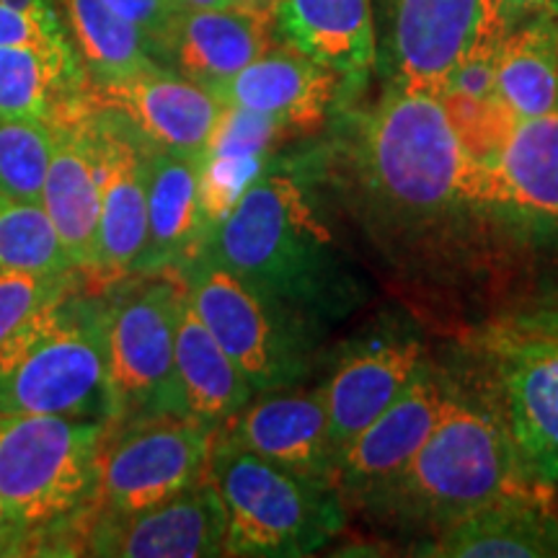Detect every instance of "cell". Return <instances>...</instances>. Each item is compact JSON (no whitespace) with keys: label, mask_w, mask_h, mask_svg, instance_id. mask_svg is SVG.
<instances>
[{"label":"cell","mask_w":558,"mask_h":558,"mask_svg":"<svg viewBox=\"0 0 558 558\" xmlns=\"http://www.w3.org/2000/svg\"><path fill=\"white\" fill-rule=\"evenodd\" d=\"M88 99V96H86ZM99 153V226L90 279L117 282L130 277L148 233V143L117 111L96 107Z\"/></svg>","instance_id":"13"},{"label":"cell","mask_w":558,"mask_h":558,"mask_svg":"<svg viewBox=\"0 0 558 558\" xmlns=\"http://www.w3.org/2000/svg\"><path fill=\"white\" fill-rule=\"evenodd\" d=\"M554 497H556V507H558V488H556V494H554Z\"/></svg>","instance_id":"40"},{"label":"cell","mask_w":558,"mask_h":558,"mask_svg":"<svg viewBox=\"0 0 558 558\" xmlns=\"http://www.w3.org/2000/svg\"><path fill=\"white\" fill-rule=\"evenodd\" d=\"M202 158L148 145V233L132 275H177L205 239Z\"/></svg>","instance_id":"23"},{"label":"cell","mask_w":558,"mask_h":558,"mask_svg":"<svg viewBox=\"0 0 558 558\" xmlns=\"http://www.w3.org/2000/svg\"><path fill=\"white\" fill-rule=\"evenodd\" d=\"M0 411L114 422L107 284L86 275L0 344Z\"/></svg>","instance_id":"4"},{"label":"cell","mask_w":558,"mask_h":558,"mask_svg":"<svg viewBox=\"0 0 558 558\" xmlns=\"http://www.w3.org/2000/svg\"><path fill=\"white\" fill-rule=\"evenodd\" d=\"M432 558H558V507L546 488L527 486L473 509L418 543Z\"/></svg>","instance_id":"20"},{"label":"cell","mask_w":558,"mask_h":558,"mask_svg":"<svg viewBox=\"0 0 558 558\" xmlns=\"http://www.w3.org/2000/svg\"><path fill=\"white\" fill-rule=\"evenodd\" d=\"M104 3L135 24L148 37L156 58L166 65V50H169L177 19L181 16L177 0H104Z\"/></svg>","instance_id":"33"},{"label":"cell","mask_w":558,"mask_h":558,"mask_svg":"<svg viewBox=\"0 0 558 558\" xmlns=\"http://www.w3.org/2000/svg\"><path fill=\"white\" fill-rule=\"evenodd\" d=\"M478 215L558 251V111L514 120L497 156L481 163Z\"/></svg>","instance_id":"11"},{"label":"cell","mask_w":558,"mask_h":558,"mask_svg":"<svg viewBox=\"0 0 558 558\" xmlns=\"http://www.w3.org/2000/svg\"><path fill=\"white\" fill-rule=\"evenodd\" d=\"M70 37L62 19H39L0 3V47H58Z\"/></svg>","instance_id":"34"},{"label":"cell","mask_w":558,"mask_h":558,"mask_svg":"<svg viewBox=\"0 0 558 558\" xmlns=\"http://www.w3.org/2000/svg\"><path fill=\"white\" fill-rule=\"evenodd\" d=\"M277 37L275 16L264 11L241 5L181 11L166 50V68L207 88L259 60L277 45Z\"/></svg>","instance_id":"22"},{"label":"cell","mask_w":558,"mask_h":558,"mask_svg":"<svg viewBox=\"0 0 558 558\" xmlns=\"http://www.w3.org/2000/svg\"><path fill=\"white\" fill-rule=\"evenodd\" d=\"M88 75L73 41L0 47V120L50 124L86 96Z\"/></svg>","instance_id":"26"},{"label":"cell","mask_w":558,"mask_h":558,"mask_svg":"<svg viewBox=\"0 0 558 558\" xmlns=\"http://www.w3.org/2000/svg\"><path fill=\"white\" fill-rule=\"evenodd\" d=\"M530 484L558 488V300L522 305L465 341Z\"/></svg>","instance_id":"6"},{"label":"cell","mask_w":558,"mask_h":558,"mask_svg":"<svg viewBox=\"0 0 558 558\" xmlns=\"http://www.w3.org/2000/svg\"><path fill=\"white\" fill-rule=\"evenodd\" d=\"M39 205L75 269L90 275L99 226V153L86 96L50 122V160Z\"/></svg>","instance_id":"18"},{"label":"cell","mask_w":558,"mask_h":558,"mask_svg":"<svg viewBox=\"0 0 558 558\" xmlns=\"http://www.w3.org/2000/svg\"><path fill=\"white\" fill-rule=\"evenodd\" d=\"M86 271L75 269L65 275H37V271H9L0 269V344L13 331L47 305L50 300L60 298L62 292L81 282Z\"/></svg>","instance_id":"31"},{"label":"cell","mask_w":558,"mask_h":558,"mask_svg":"<svg viewBox=\"0 0 558 558\" xmlns=\"http://www.w3.org/2000/svg\"><path fill=\"white\" fill-rule=\"evenodd\" d=\"M0 269L37 275L75 271L39 202H24L0 192Z\"/></svg>","instance_id":"29"},{"label":"cell","mask_w":558,"mask_h":558,"mask_svg":"<svg viewBox=\"0 0 558 558\" xmlns=\"http://www.w3.org/2000/svg\"><path fill=\"white\" fill-rule=\"evenodd\" d=\"M215 435L181 416L109 424L90 520L143 512L197 486L207 478Z\"/></svg>","instance_id":"10"},{"label":"cell","mask_w":558,"mask_h":558,"mask_svg":"<svg viewBox=\"0 0 558 558\" xmlns=\"http://www.w3.org/2000/svg\"><path fill=\"white\" fill-rule=\"evenodd\" d=\"M3 5H9L13 11L29 13V16L39 19H60L58 3L54 0H0Z\"/></svg>","instance_id":"37"},{"label":"cell","mask_w":558,"mask_h":558,"mask_svg":"<svg viewBox=\"0 0 558 558\" xmlns=\"http://www.w3.org/2000/svg\"><path fill=\"white\" fill-rule=\"evenodd\" d=\"M424 362L422 341L401 331H378L341 354L318 386L337 456L414 383Z\"/></svg>","instance_id":"19"},{"label":"cell","mask_w":558,"mask_h":558,"mask_svg":"<svg viewBox=\"0 0 558 558\" xmlns=\"http://www.w3.org/2000/svg\"><path fill=\"white\" fill-rule=\"evenodd\" d=\"M383 13L390 83L432 96H442L458 62L501 26L494 0H383Z\"/></svg>","instance_id":"12"},{"label":"cell","mask_w":558,"mask_h":558,"mask_svg":"<svg viewBox=\"0 0 558 558\" xmlns=\"http://www.w3.org/2000/svg\"><path fill=\"white\" fill-rule=\"evenodd\" d=\"M494 96L514 120L558 111V16L530 19L505 32Z\"/></svg>","instance_id":"27"},{"label":"cell","mask_w":558,"mask_h":558,"mask_svg":"<svg viewBox=\"0 0 558 558\" xmlns=\"http://www.w3.org/2000/svg\"><path fill=\"white\" fill-rule=\"evenodd\" d=\"M341 156L373 213L399 230L478 215L481 163L439 96L386 88L349 128Z\"/></svg>","instance_id":"1"},{"label":"cell","mask_w":558,"mask_h":558,"mask_svg":"<svg viewBox=\"0 0 558 558\" xmlns=\"http://www.w3.org/2000/svg\"><path fill=\"white\" fill-rule=\"evenodd\" d=\"M233 5H241V9H251V11H264L275 16L277 0H233Z\"/></svg>","instance_id":"39"},{"label":"cell","mask_w":558,"mask_h":558,"mask_svg":"<svg viewBox=\"0 0 558 558\" xmlns=\"http://www.w3.org/2000/svg\"><path fill=\"white\" fill-rule=\"evenodd\" d=\"M173 375H177L179 416L205 424L209 429L226 427L256 396L226 349L199 320L186 298L184 284H181L179 300Z\"/></svg>","instance_id":"25"},{"label":"cell","mask_w":558,"mask_h":558,"mask_svg":"<svg viewBox=\"0 0 558 558\" xmlns=\"http://www.w3.org/2000/svg\"><path fill=\"white\" fill-rule=\"evenodd\" d=\"M109 422L0 411V499L34 556H81Z\"/></svg>","instance_id":"5"},{"label":"cell","mask_w":558,"mask_h":558,"mask_svg":"<svg viewBox=\"0 0 558 558\" xmlns=\"http://www.w3.org/2000/svg\"><path fill=\"white\" fill-rule=\"evenodd\" d=\"M220 437L295 476L337 486V450L329 437L320 388H279L256 393Z\"/></svg>","instance_id":"17"},{"label":"cell","mask_w":558,"mask_h":558,"mask_svg":"<svg viewBox=\"0 0 558 558\" xmlns=\"http://www.w3.org/2000/svg\"><path fill=\"white\" fill-rule=\"evenodd\" d=\"M83 556L215 558L226 556V509L205 478L163 505L88 522Z\"/></svg>","instance_id":"15"},{"label":"cell","mask_w":558,"mask_h":558,"mask_svg":"<svg viewBox=\"0 0 558 558\" xmlns=\"http://www.w3.org/2000/svg\"><path fill=\"white\" fill-rule=\"evenodd\" d=\"M186 298L254 393L295 388L311 369L305 316L207 256L179 271Z\"/></svg>","instance_id":"8"},{"label":"cell","mask_w":558,"mask_h":558,"mask_svg":"<svg viewBox=\"0 0 558 558\" xmlns=\"http://www.w3.org/2000/svg\"><path fill=\"white\" fill-rule=\"evenodd\" d=\"M533 486L522 476L505 418L484 388L445 386L427 439L367 512L435 535L450 522Z\"/></svg>","instance_id":"2"},{"label":"cell","mask_w":558,"mask_h":558,"mask_svg":"<svg viewBox=\"0 0 558 558\" xmlns=\"http://www.w3.org/2000/svg\"><path fill=\"white\" fill-rule=\"evenodd\" d=\"M181 11H199V9H226L233 5V0H177Z\"/></svg>","instance_id":"38"},{"label":"cell","mask_w":558,"mask_h":558,"mask_svg":"<svg viewBox=\"0 0 558 558\" xmlns=\"http://www.w3.org/2000/svg\"><path fill=\"white\" fill-rule=\"evenodd\" d=\"M207 90L226 107L269 117L292 135L324 124L339 90V75L295 47L275 45L259 60Z\"/></svg>","instance_id":"21"},{"label":"cell","mask_w":558,"mask_h":558,"mask_svg":"<svg viewBox=\"0 0 558 558\" xmlns=\"http://www.w3.org/2000/svg\"><path fill=\"white\" fill-rule=\"evenodd\" d=\"M501 37H505V29H501V26L488 32L486 37H481L478 45L458 62L456 70H452L442 94L465 96V99H492Z\"/></svg>","instance_id":"32"},{"label":"cell","mask_w":558,"mask_h":558,"mask_svg":"<svg viewBox=\"0 0 558 558\" xmlns=\"http://www.w3.org/2000/svg\"><path fill=\"white\" fill-rule=\"evenodd\" d=\"M179 300V275H130L107 284L111 424L179 416L173 375Z\"/></svg>","instance_id":"9"},{"label":"cell","mask_w":558,"mask_h":558,"mask_svg":"<svg viewBox=\"0 0 558 558\" xmlns=\"http://www.w3.org/2000/svg\"><path fill=\"white\" fill-rule=\"evenodd\" d=\"M65 32L78 52L88 83H109L160 68L156 50L128 19L104 0H58Z\"/></svg>","instance_id":"28"},{"label":"cell","mask_w":558,"mask_h":558,"mask_svg":"<svg viewBox=\"0 0 558 558\" xmlns=\"http://www.w3.org/2000/svg\"><path fill=\"white\" fill-rule=\"evenodd\" d=\"M50 160V124L0 120V192L39 202Z\"/></svg>","instance_id":"30"},{"label":"cell","mask_w":558,"mask_h":558,"mask_svg":"<svg viewBox=\"0 0 558 558\" xmlns=\"http://www.w3.org/2000/svg\"><path fill=\"white\" fill-rule=\"evenodd\" d=\"M275 26L284 45L339 78L362 81L375 65L373 0H277Z\"/></svg>","instance_id":"24"},{"label":"cell","mask_w":558,"mask_h":558,"mask_svg":"<svg viewBox=\"0 0 558 558\" xmlns=\"http://www.w3.org/2000/svg\"><path fill=\"white\" fill-rule=\"evenodd\" d=\"M501 26L512 29V26L525 24L530 19L538 16H558V0H494Z\"/></svg>","instance_id":"35"},{"label":"cell","mask_w":558,"mask_h":558,"mask_svg":"<svg viewBox=\"0 0 558 558\" xmlns=\"http://www.w3.org/2000/svg\"><path fill=\"white\" fill-rule=\"evenodd\" d=\"M197 254L303 316L339 303V264L331 235L298 179L269 166L251 181L226 218L207 230Z\"/></svg>","instance_id":"3"},{"label":"cell","mask_w":558,"mask_h":558,"mask_svg":"<svg viewBox=\"0 0 558 558\" xmlns=\"http://www.w3.org/2000/svg\"><path fill=\"white\" fill-rule=\"evenodd\" d=\"M207 478L226 509V556L300 558L341 533L339 488L295 476L215 435Z\"/></svg>","instance_id":"7"},{"label":"cell","mask_w":558,"mask_h":558,"mask_svg":"<svg viewBox=\"0 0 558 558\" xmlns=\"http://www.w3.org/2000/svg\"><path fill=\"white\" fill-rule=\"evenodd\" d=\"M34 556V535L5 509L0 499V558Z\"/></svg>","instance_id":"36"},{"label":"cell","mask_w":558,"mask_h":558,"mask_svg":"<svg viewBox=\"0 0 558 558\" xmlns=\"http://www.w3.org/2000/svg\"><path fill=\"white\" fill-rule=\"evenodd\" d=\"M88 101L111 109L153 148L202 158L222 104L199 83L160 65L128 78L88 83Z\"/></svg>","instance_id":"16"},{"label":"cell","mask_w":558,"mask_h":558,"mask_svg":"<svg viewBox=\"0 0 558 558\" xmlns=\"http://www.w3.org/2000/svg\"><path fill=\"white\" fill-rule=\"evenodd\" d=\"M442 399L445 380L427 360L399 399L341 450L337 488L347 507L369 509L407 471L435 427Z\"/></svg>","instance_id":"14"}]
</instances>
